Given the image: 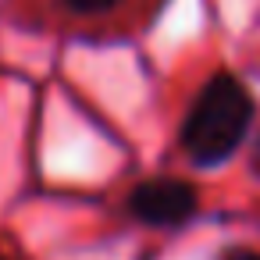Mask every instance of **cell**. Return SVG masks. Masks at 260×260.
<instances>
[{
    "label": "cell",
    "mask_w": 260,
    "mask_h": 260,
    "mask_svg": "<svg viewBox=\"0 0 260 260\" xmlns=\"http://www.w3.org/2000/svg\"><path fill=\"white\" fill-rule=\"evenodd\" d=\"M253 111H256V104L235 75H228V72L214 75L200 89L196 104L189 107V114L182 121L178 143H182L185 157L196 168H221L242 146Z\"/></svg>",
    "instance_id": "1"
},
{
    "label": "cell",
    "mask_w": 260,
    "mask_h": 260,
    "mask_svg": "<svg viewBox=\"0 0 260 260\" xmlns=\"http://www.w3.org/2000/svg\"><path fill=\"white\" fill-rule=\"evenodd\" d=\"M128 214L150 228H182L200 214V192L182 178H146L128 192Z\"/></svg>",
    "instance_id": "2"
},
{
    "label": "cell",
    "mask_w": 260,
    "mask_h": 260,
    "mask_svg": "<svg viewBox=\"0 0 260 260\" xmlns=\"http://www.w3.org/2000/svg\"><path fill=\"white\" fill-rule=\"evenodd\" d=\"M61 4H64L72 15H104V11L118 8L121 0H61Z\"/></svg>",
    "instance_id": "3"
},
{
    "label": "cell",
    "mask_w": 260,
    "mask_h": 260,
    "mask_svg": "<svg viewBox=\"0 0 260 260\" xmlns=\"http://www.w3.org/2000/svg\"><path fill=\"white\" fill-rule=\"evenodd\" d=\"M221 260H260V253H253V249H224Z\"/></svg>",
    "instance_id": "4"
},
{
    "label": "cell",
    "mask_w": 260,
    "mask_h": 260,
    "mask_svg": "<svg viewBox=\"0 0 260 260\" xmlns=\"http://www.w3.org/2000/svg\"><path fill=\"white\" fill-rule=\"evenodd\" d=\"M253 171L260 175V136H256V143H253Z\"/></svg>",
    "instance_id": "5"
}]
</instances>
